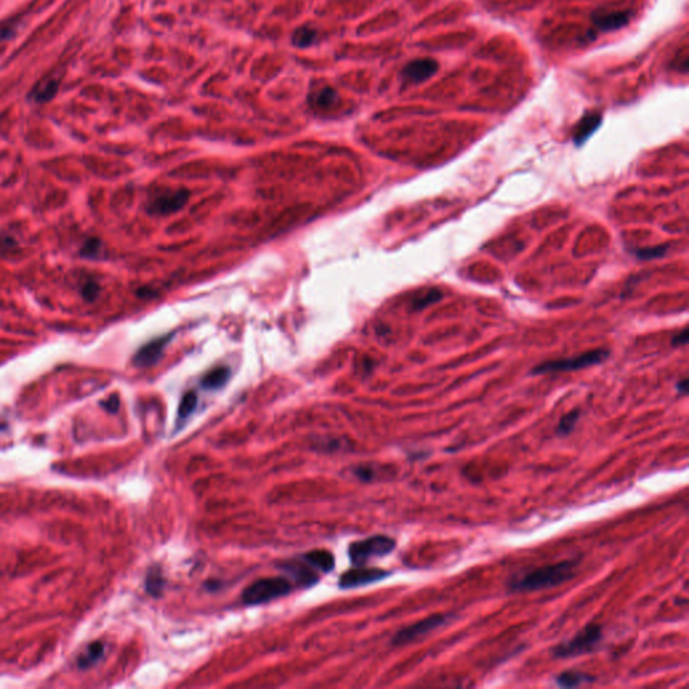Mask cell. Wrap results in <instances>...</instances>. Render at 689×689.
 Wrapping results in <instances>:
<instances>
[{
  "label": "cell",
  "instance_id": "6da1fadb",
  "mask_svg": "<svg viewBox=\"0 0 689 689\" xmlns=\"http://www.w3.org/2000/svg\"><path fill=\"white\" fill-rule=\"evenodd\" d=\"M580 559H568L559 563L545 564L524 575L514 577L508 583L509 592H533L553 589L577 575Z\"/></svg>",
  "mask_w": 689,
  "mask_h": 689
},
{
  "label": "cell",
  "instance_id": "7a4b0ae2",
  "mask_svg": "<svg viewBox=\"0 0 689 689\" xmlns=\"http://www.w3.org/2000/svg\"><path fill=\"white\" fill-rule=\"evenodd\" d=\"M603 639V631L602 626L595 624H589L587 626L583 627L574 639H568L565 642H562L556 645L551 651L553 658H574L583 654H589L595 652Z\"/></svg>",
  "mask_w": 689,
  "mask_h": 689
},
{
  "label": "cell",
  "instance_id": "3957f363",
  "mask_svg": "<svg viewBox=\"0 0 689 689\" xmlns=\"http://www.w3.org/2000/svg\"><path fill=\"white\" fill-rule=\"evenodd\" d=\"M291 589L292 584L286 577H264L242 591V602L251 606L268 603L289 595Z\"/></svg>",
  "mask_w": 689,
  "mask_h": 689
},
{
  "label": "cell",
  "instance_id": "277c9868",
  "mask_svg": "<svg viewBox=\"0 0 689 689\" xmlns=\"http://www.w3.org/2000/svg\"><path fill=\"white\" fill-rule=\"evenodd\" d=\"M610 356L609 351L598 349V351H589L584 354H580L572 358H564V360H552L545 363L536 365L532 369V375L540 376V375H550V373H559V372H574L586 369L589 366L602 363L607 357Z\"/></svg>",
  "mask_w": 689,
  "mask_h": 689
},
{
  "label": "cell",
  "instance_id": "5b68a950",
  "mask_svg": "<svg viewBox=\"0 0 689 689\" xmlns=\"http://www.w3.org/2000/svg\"><path fill=\"white\" fill-rule=\"evenodd\" d=\"M395 547H396V540L384 535H377L373 538L356 541L351 544L349 556H351V563L360 567V565H365L370 559L387 556L393 552Z\"/></svg>",
  "mask_w": 689,
  "mask_h": 689
},
{
  "label": "cell",
  "instance_id": "8992f818",
  "mask_svg": "<svg viewBox=\"0 0 689 689\" xmlns=\"http://www.w3.org/2000/svg\"><path fill=\"white\" fill-rule=\"evenodd\" d=\"M454 619L452 614H434L416 622L414 625L399 630L392 639L393 646H404L417 639H423L427 634L438 630L442 626L449 625Z\"/></svg>",
  "mask_w": 689,
  "mask_h": 689
},
{
  "label": "cell",
  "instance_id": "52a82bcc",
  "mask_svg": "<svg viewBox=\"0 0 689 689\" xmlns=\"http://www.w3.org/2000/svg\"><path fill=\"white\" fill-rule=\"evenodd\" d=\"M190 193L185 188L169 190L156 194L147 205V212L152 215H169L176 213L188 203Z\"/></svg>",
  "mask_w": 689,
  "mask_h": 689
},
{
  "label": "cell",
  "instance_id": "ba28073f",
  "mask_svg": "<svg viewBox=\"0 0 689 689\" xmlns=\"http://www.w3.org/2000/svg\"><path fill=\"white\" fill-rule=\"evenodd\" d=\"M392 572L381 568H356L346 571L341 579H339V587L341 589H356V587H363L366 584L377 583L380 580H384L390 577Z\"/></svg>",
  "mask_w": 689,
  "mask_h": 689
},
{
  "label": "cell",
  "instance_id": "9c48e42d",
  "mask_svg": "<svg viewBox=\"0 0 689 689\" xmlns=\"http://www.w3.org/2000/svg\"><path fill=\"white\" fill-rule=\"evenodd\" d=\"M439 70V63L432 58H417L407 63L401 72V78L408 85L423 84Z\"/></svg>",
  "mask_w": 689,
  "mask_h": 689
},
{
  "label": "cell",
  "instance_id": "30bf717a",
  "mask_svg": "<svg viewBox=\"0 0 689 689\" xmlns=\"http://www.w3.org/2000/svg\"><path fill=\"white\" fill-rule=\"evenodd\" d=\"M171 338H173V334H167L164 337L152 339L149 343L143 345L134 356V360H132L134 365L137 368H150L152 365H155L162 358L164 349Z\"/></svg>",
  "mask_w": 689,
  "mask_h": 689
},
{
  "label": "cell",
  "instance_id": "8fae6325",
  "mask_svg": "<svg viewBox=\"0 0 689 689\" xmlns=\"http://www.w3.org/2000/svg\"><path fill=\"white\" fill-rule=\"evenodd\" d=\"M633 11L622 10V11H595L592 14V25L597 31L609 33L615 31L629 25L633 18Z\"/></svg>",
  "mask_w": 689,
  "mask_h": 689
},
{
  "label": "cell",
  "instance_id": "7c38bea8",
  "mask_svg": "<svg viewBox=\"0 0 689 689\" xmlns=\"http://www.w3.org/2000/svg\"><path fill=\"white\" fill-rule=\"evenodd\" d=\"M602 124V114L599 112H587L577 123L575 129H574V134H572V140L577 146H582L584 144L587 140H589L592 134L601 127Z\"/></svg>",
  "mask_w": 689,
  "mask_h": 689
},
{
  "label": "cell",
  "instance_id": "4fadbf2b",
  "mask_svg": "<svg viewBox=\"0 0 689 689\" xmlns=\"http://www.w3.org/2000/svg\"><path fill=\"white\" fill-rule=\"evenodd\" d=\"M60 89V80L54 75H48L38 81L36 87L28 93V99L37 104L48 102L55 97Z\"/></svg>",
  "mask_w": 689,
  "mask_h": 689
},
{
  "label": "cell",
  "instance_id": "5bb4252c",
  "mask_svg": "<svg viewBox=\"0 0 689 689\" xmlns=\"http://www.w3.org/2000/svg\"><path fill=\"white\" fill-rule=\"evenodd\" d=\"M309 101H310V105L315 110L327 111L338 102V93H337L336 89H333L331 87L316 88L310 95Z\"/></svg>",
  "mask_w": 689,
  "mask_h": 689
},
{
  "label": "cell",
  "instance_id": "9a60e30c",
  "mask_svg": "<svg viewBox=\"0 0 689 689\" xmlns=\"http://www.w3.org/2000/svg\"><path fill=\"white\" fill-rule=\"evenodd\" d=\"M303 559H304L306 563L313 565L314 568H316L322 572H331L336 567L334 555L329 551L316 550V551L309 552V553L303 555Z\"/></svg>",
  "mask_w": 689,
  "mask_h": 689
},
{
  "label": "cell",
  "instance_id": "2e32d148",
  "mask_svg": "<svg viewBox=\"0 0 689 689\" xmlns=\"http://www.w3.org/2000/svg\"><path fill=\"white\" fill-rule=\"evenodd\" d=\"M555 681L562 688H577L583 684L595 681V677L579 671H565L555 677Z\"/></svg>",
  "mask_w": 689,
  "mask_h": 689
},
{
  "label": "cell",
  "instance_id": "e0dca14e",
  "mask_svg": "<svg viewBox=\"0 0 689 689\" xmlns=\"http://www.w3.org/2000/svg\"><path fill=\"white\" fill-rule=\"evenodd\" d=\"M284 570L289 572L291 577L295 579V582L301 587H311L318 582V575H315L311 571H309L304 565L299 563H286Z\"/></svg>",
  "mask_w": 689,
  "mask_h": 689
},
{
  "label": "cell",
  "instance_id": "ac0fdd59",
  "mask_svg": "<svg viewBox=\"0 0 689 689\" xmlns=\"http://www.w3.org/2000/svg\"><path fill=\"white\" fill-rule=\"evenodd\" d=\"M229 378H230V369L226 368V366H220V368H215L213 370H210L209 373H206L202 378L201 384L205 389L215 390V389H221L223 387H225Z\"/></svg>",
  "mask_w": 689,
  "mask_h": 689
},
{
  "label": "cell",
  "instance_id": "d6986e66",
  "mask_svg": "<svg viewBox=\"0 0 689 689\" xmlns=\"http://www.w3.org/2000/svg\"><path fill=\"white\" fill-rule=\"evenodd\" d=\"M318 37L316 30L310 26H303L294 31L292 34V43L298 48H307L311 46L315 39Z\"/></svg>",
  "mask_w": 689,
  "mask_h": 689
},
{
  "label": "cell",
  "instance_id": "ffe728a7",
  "mask_svg": "<svg viewBox=\"0 0 689 689\" xmlns=\"http://www.w3.org/2000/svg\"><path fill=\"white\" fill-rule=\"evenodd\" d=\"M442 298H443V295L438 289H427L426 292H423L419 297L414 298V301L411 303V307L415 311H420V310H424L426 307L434 304V303H438Z\"/></svg>",
  "mask_w": 689,
  "mask_h": 689
},
{
  "label": "cell",
  "instance_id": "44dd1931",
  "mask_svg": "<svg viewBox=\"0 0 689 689\" xmlns=\"http://www.w3.org/2000/svg\"><path fill=\"white\" fill-rule=\"evenodd\" d=\"M579 417H580L579 410H574V411H570L568 414L564 415L563 417L560 419V422L557 423L556 429H555L556 435L568 437L575 429L577 422H579Z\"/></svg>",
  "mask_w": 689,
  "mask_h": 689
},
{
  "label": "cell",
  "instance_id": "7402d4cb",
  "mask_svg": "<svg viewBox=\"0 0 689 689\" xmlns=\"http://www.w3.org/2000/svg\"><path fill=\"white\" fill-rule=\"evenodd\" d=\"M164 583L162 572L159 570H150L149 575L146 577V589L152 597H161L164 592Z\"/></svg>",
  "mask_w": 689,
  "mask_h": 689
},
{
  "label": "cell",
  "instance_id": "603a6c76",
  "mask_svg": "<svg viewBox=\"0 0 689 689\" xmlns=\"http://www.w3.org/2000/svg\"><path fill=\"white\" fill-rule=\"evenodd\" d=\"M104 654V645L101 642H93L90 643L78 661L80 668H89L90 665L96 664Z\"/></svg>",
  "mask_w": 689,
  "mask_h": 689
},
{
  "label": "cell",
  "instance_id": "cb8c5ba5",
  "mask_svg": "<svg viewBox=\"0 0 689 689\" xmlns=\"http://www.w3.org/2000/svg\"><path fill=\"white\" fill-rule=\"evenodd\" d=\"M197 402H198V397H197L196 392H188L179 402L178 419L179 420L188 419V416L193 414L194 410L197 408Z\"/></svg>",
  "mask_w": 689,
  "mask_h": 689
},
{
  "label": "cell",
  "instance_id": "d4e9b609",
  "mask_svg": "<svg viewBox=\"0 0 689 689\" xmlns=\"http://www.w3.org/2000/svg\"><path fill=\"white\" fill-rule=\"evenodd\" d=\"M101 253H102V244L99 238H89L82 244L80 250V255L85 259H95V260L100 259Z\"/></svg>",
  "mask_w": 689,
  "mask_h": 689
},
{
  "label": "cell",
  "instance_id": "484cf974",
  "mask_svg": "<svg viewBox=\"0 0 689 689\" xmlns=\"http://www.w3.org/2000/svg\"><path fill=\"white\" fill-rule=\"evenodd\" d=\"M669 250L668 245H658V247H652V248H641V250H636L634 251V255L641 259V260H654V259H660V257H664L666 255V252Z\"/></svg>",
  "mask_w": 689,
  "mask_h": 689
},
{
  "label": "cell",
  "instance_id": "4316f807",
  "mask_svg": "<svg viewBox=\"0 0 689 689\" xmlns=\"http://www.w3.org/2000/svg\"><path fill=\"white\" fill-rule=\"evenodd\" d=\"M16 30H18V22L15 21L0 22V43L10 41L15 36Z\"/></svg>",
  "mask_w": 689,
  "mask_h": 689
},
{
  "label": "cell",
  "instance_id": "83f0119b",
  "mask_svg": "<svg viewBox=\"0 0 689 689\" xmlns=\"http://www.w3.org/2000/svg\"><path fill=\"white\" fill-rule=\"evenodd\" d=\"M81 292H82V297H84L85 301H93L99 297L100 287H99V284L95 280H89V282H87L82 286V291Z\"/></svg>",
  "mask_w": 689,
  "mask_h": 689
},
{
  "label": "cell",
  "instance_id": "f1b7e54d",
  "mask_svg": "<svg viewBox=\"0 0 689 689\" xmlns=\"http://www.w3.org/2000/svg\"><path fill=\"white\" fill-rule=\"evenodd\" d=\"M688 329L685 327V329H683L680 333H677V334L673 336V338H672V345H673V346H684V345L688 342Z\"/></svg>",
  "mask_w": 689,
  "mask_h": 689
},
{
  "label": "cell",
  "instance_id": "f546056e",
  "mask_svg": "<svg viewBox=\"0 0 689 689\" xmlns=\"http://www.w3.org/2000/svg\"><path fill=\"white\" fill-rule=\"evenodd\" d=\"M102 405L107 408V411H110V412L114 414V412H117V410H119L120 400H119V397H117L116 395H113V396H111V397L108 399V401L102 402Z\"/></svg>",
  "mask_w": 689,
  "mask_h": 689
},
{
  "label": "cell",
  "instance_id": "4dcf8cb0",
  "mask_svg": "<svg viewBox=\"0 0 689 689\" xmlns=\"http://www.w3.org/2000/svg\"><path fill=\"white\" fill-rule=\"evenodd\" d=\"M356 476L361 478L363 481H370L372 476H373V471L370 469H368V467H358L356 470Z\"/></svg>",
  "mask_w": 689,
  "mask_h": 689
},
{
  "label": "cell",
  "instance_id": "1f68e13d",
  "mask_svg": "<svg viewBox=\"0 0 689 689\" xmlns=\"http://www.w3.org/2000/svg\"><path fill=\"white\" fill-rule=\"evenodd\" d=\"M676 388L677 392H678L680 395H687V393H688V380H687V378H683L681 381H678Z\"/></svg>",
  "mask_w": 689,
  "mask_h": 689
}]
</instances>
